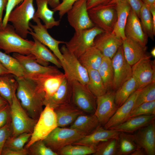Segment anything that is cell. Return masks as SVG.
<instances>
[{"label":"cell","mask_w":155,"mask_h":155,"mask_svg":"<svg viewBox=\"0 0 155 155\" xmlns=\"http://www.w3.org/2000/svg\"><path fill=\"white\" fill-rule=\"evenodd\" d=\"M18 82L16 96L28 115L38 120L43 111L45 94L34 80L22 77H16Z\"/></svg>","instance_id":"1"},{"label":"cell","mask_w":155,"mask_h":155,"mask_svg":"<svg viewBox=\"0 0 155 155\" xmlns=\"http://www.w3.org/2000/svg\"><path fill=\"white\" fill-rule=\"evenodd\" d=\"M0 22V49L7 54L17 53L26 55L30 54L34 41L22 38L12 25L3 26Z\"/></svg>","instance_id":"2"},{"label":"cell","mask_w":155,"mask_h":155,"mask_svg":"<svg viewBox=\"0 0 155 155\" xmlns=\"http://www.w3.org/2000/svg\"><path fill=\"white\" fill-rule=\"evenodd\" d=\"M34 1L24 0L11 12L8 17V22L11 23L16 33L24 39L32 31L29 24L35 12Z\"/></svg>","instance_id":"3"},{"label":"cell","mask_w":155,"mask_h":155,"mask_svg":"<svg viewBox=\"0 0 155 155\" xmlns=\"http://www.w3.org/2000/svg\"><path fill=\"white\" fill-rule=\"evenodd\" d=\"M10 106L12 132L11 136L24 133H32L37 120L30 117L21 105L15 94Z\"/></svg>","instance_id":"4"},{"label":"cell","mask_w":155,"mask_h":155,"mask_svg":"<svg viewBox=\"0 0 155 155\" xmlns=\"http://www.w3.org/2000/svg\"><path fill=\"white\" fill-rule=\"evenodd\" d=\"M34 127L31 135L24 148H28L36 141L44 139L58 127L56 115L54 108L46 105Z\"/></svg>","instance_id":"5"},{"label":"cell","mask_w":155,"mask_h":155,"mask_svg":"<svg viewBox=\"0 0 155 155\" xmlns=\"http://www.w3.org/2000/svg\"><path fill=\"white\" fill-rule=\"evenodd\" d=\"M86 135L75 129L57 127L43 140L47 147L57 153L63 147L73 144Z\"/></svg>","instance_id":"6"},{"label":"cell","mask_w":155,"mask_h":155,"mask_svg":"<svg viewBox=\"0 0 155 155\" xmlns=\"http://www.w3.org/2000/svg\"><path fill=\"white\" fill-rule=\"evenodd\" d=\"M104 32L95 26L90 28L75 32L70 40L65 42V45L68 50L78 59L88 49L94 46L96 37Z\"/></svg>","instance_id":"7"},{"label":"cell","mask_w":155,"mask_h":155,"mask_svg":"<svg viewBox=\"0 0 155 155\" xmlns=\"http://www.w3.org/2000/svg\"><path fill=\"white\" fill-rule=\"evenodd\" d=\"M60 50L64 61L62 68L67 79L70 82L76 81L87 85L89 79L87 69L81 64L78 59L68 50L65 45L61 46Z\"/></svg>","instance_id":"8"},{"label":"cell","mask_w":155,"mask_h":155,"mask_svg":"<svg viewBox=\"0 0 155 155\" xmlns=\"http://www.w3.org/2000/svg\"><path fill=\"white\" fill-rule=\"evenodd\" d=\"M116 4H108L88 10L90 18L95 26L105 32H112L117 19Z\"/></svg>","instance_id":"9"},{"label":"cell","mask_w":155,"mask_h":155,"mask_svg":"<svg viewBox=\"0 0 155 155\" xmlns=\"http://www.w3.org/2000/svg\"><path fill=\"white\" fill-rule=\"evenodd\" d=\"M72 88L71 102L85 113L94 114L96 107V97L87 85L77 81L71 82Z\"/></svg>","instance_id":"10"},{"label":"cell","mask_w":155,"mask_h":155,"mask_svg":"<svg viewBox=\"0 0 155 155\" xmlns=\"http://www.w3.org/2000/svg\"><path fill=\"white\" fill-rule=\"evenodd\" d=\"M32 20L36 24L33 25L30 22V26L33 30L29 32V34L48 48L59 59L62 67L64 63V59L59 45L60 44L65 43V42L57 40L53 38L48 32V29L45 26L42 24L40 19Z\"/></svg>","instance_id":"11"},{"label":"cell","mask_w":155,"mask_h":155,"mask_svg":"<svg viewBox=\"0 0 155 155\" xmlns=\"http://www.w3.org/2000/svg\"><path fill=\"white\" fill-rule=\"evenodd\" d=\"M87 0H78L67 13V20L75 32L95 26L90 20L87 8Z\"/></svg>","instance_id":"12"},{"label":"cell","mask_w":155,"mask_h":155,"mask_svg":"<svg viewBox=\"0 0 155 155\" xmlns=\"http://www.w3.org/2000/svg\"><path fill=\"white\" fill-rule=\"evenodd\" d=\"M114 72L111 90H117L132 76V66L125 57L122 45L112 59Z\"/></svg>","instance_id":"13"},{"label":"cell","mask_w":155,"mask_h":155,"mask_svg":"<svg viewBox=\"0 0 155 155\" xmlns=\"http://www.w3.org/2000/svg\"><path fill=\"white\" fill-rule=\"evenodd\" d=\"M151 55H147L132 66V76L141 89L155 81V61Z\"/></svg>","instance_id":"14"},{"label":"cell","mask_w":155,"mask_h":155,"mask_svg":"<svg viewBox=\"0 0 155 155\" xmlns=\"http://www.w3.org/2000/svg\"><path fill=\"white\" fill-rule=\"evenodd\" d=\"M13 57L18 61L22 66L24 77L30 78L41 74L61 72L56 67L41 65L36 62L34 55L31 53L25 55L13 53Z\"/></svg>","instance_id":"15"},{"label":"cell","mask_w":155,"mask_h":155,"mask_svg":"<svg viewBox=\"0 0 155 155\" xmlns=\"http://www.w3.org/2000/svg\"><path fill=\"white\" fill-rule=\"evenodd\" d=\"M115 91L109 90L104 94L96 97V107L94 114L101 125H105L119 107L115 101Z\"/></svg>","instance_id":"16"},{"label":"cell","mask_w":155,"mask_h":155,"mask_svg":"<svg viewBox=\"0 0 155 155\" xmlns=\"http://www.w3.org/2000/svg\"><path fill=\"white\" fill-rule=\"evenodd\" d=\"M123 40L116 36L112 32H104L95 38L94 46L104 56L112 59L119 48L122 45Z\"/></svg>","instance_id":"17"},{"label":"cell","mask_w":155,"mask_h":155,"mask_svg":"<svg viewBox=\"0 0 155 155\" xmlns=\"http://www.w3.org/2000/svg\"><path fill=\"white\" fill-rule=\"evenodd\" d=\"M133 135L138 147L143 149L146 155H155L154 120L148 125L137 131Z\"/></svg>","instance_id":"18"},{"label":"cell","mask_w":155,"mask_h":155,"mask_svg":"<svg viewBox=\"0 0 155 155\" xmlns=\"http://www.w3.org/2000/svg\"><path fill=\"white\" fill-rule=\"evenodd\" d=\"M120 132L115 130L105 129L101 125L73 144L96 148L102 141L112 138L118 139Z\"/></svg>","instance_id":"19"},{"label":"cell","mask_w":155,"mask_h":155,"mask_svg":"<svg viewBox=\"0 0 155 155\" xmlns=\"http://www.w3.org/2000/svg\"><path fill=\"white\" fill-rule=\"evenodd\" d=\"M125 34L126 37L146 46L148 37L143 30L140 18L131 9L125 25Z\"/></svg>","instance_id":"20"},{"label":"cell","mask_w":155,"mask_h":155,"mask_svg":"<svg viewBox=\"0 0 155 155\" xmlns=\"http://www.w3.org/2000/svg\"><path fill=\"white\" fill-rule=\"evenodd\" d=\"M65 77V74L60 72L41 74L28 78L35 81L42 88L45 93V99L55 92Z\"/></svg>","instance_id":"21"},{"label":"cell","mask_w":155,"mask_h":155,"mask_svg":"<svg viewBox=\"0 0 155 155\" xmlns=\"http://www.w3.org/2000/svg\"><path fill=\"white\" fill-rule=\"evenodd\" d=\"M72 97L71 82L66 76L55 92L45 99L44 105L45 106L48 104L54 109L61 105L71 102Z\"/></svg>","instance_id":"22"},{"label":"cell","mask_w":155,"mask_h":155,"mask_svg":"<svg viewBox=\"0 0 155 155\" xmlns=\"http://www.w3.org/2000/svg\"><path fill=\"white\" fill-rule=\"evenodd\" d=\"M58 127H65L71 125L80 115L85 113L72 102L54 109Z\"/></svg>","instance_id":"23"},{"label":"cell","mask_w":155,"mask_h":155,"mask_svg":"<svg viewBox=\"0 0 155 155\" xmlns=\"http://www.w3.org/2000/svg\"><path fill=\"white\" fill-rule=\"evenodd\" d=\"M141 89H137L135 90L118 108L114 115L104 125V128L109 129L122 123L126 120L132 110L136 98Z\"/></svg>","instance_id":"24"},{"label":"cell","mask_w":155,"mask_h":155,"mask_svg":"<svg viewBox=\"0 0 155 155\" xmlns=\"http://www.w3.org/2000/svg\"><path fill=\"white\" fill-rule=\"evenodd\" d=\"M122 46L125 59L131 66L147 55L146 46L130 38L123 40Z\"/></svg>","instance_id":"25"},{"label":"cell","mask_w":155,"mask_h":155,"mask_svg":"<svg viewBox=\"0 0 155 155\" xmlns=\"http://www.w3.org/2000/svg\"><path fill=\"white\" fill-rule=\"evenodd\" d=\"M33 38L34 43L30 53L34 55L36 62L43 66H48L49 63H51L58 68H62L60 62L55 55L46 46L35 38Z\"/></svg>","instance_id":"26"},{"label":"cell","mask_w":155,"mask_h":155,"mask_svg":"<svg viewBox=\"0 0 155 155\" xmlns=\"http://www.w3.org/2000/svg\"><path fill=\"white\" fill-rule=\"evenodd\" d=\"M155 118V115H141L131 117L122 123L109 129L120 132L133 133L150 123Z\"/></svg>","instance_id":"27"},{"label":"cell","mask_w":155,"mask_h":155,"mask_svg":"<svg viewBox=\"0 0 155 155\" xmlns=\"http://www.w3.org/2000/svg\"><path fill=\"white\" fill-rule=\"evenodd\" d=\"M116 8L117 19L112 32L116 36L123 40L126 38L125 29L131 8L125 0H122L116 4Z\"/></svg>","instance_id":"28"},{"label":"cell","mask_w":155,"mask_h":155,"mask_svg":"<svg viewBox=\"0 0 155 155\" xmlns=\"http://www.w3.org/2000/svg\"><path fill=\"white\" fill-rule=\"evenodd\" d=\"M37 7L33 19L38 18L42 20L48 29L59 26L60 20H56L54 17L55 12L48 7V0H35Z\"/></svg>","instance_id":"29"},{"label":"cell","mask_w":155,"mask_h":155,"mask_svg":"<svg viewBox=\"0 0 155 155\" xmlns=\"http://www.w3.org/2000/svg\"><path fill=\"white\" fill-rule=\"evenodd\" d=\"M101 125L94 114L87 115L84 113L79 115L69 127L78 130L87 135Z\"/></svg>","instance_id":"30"},{"label":"cell","mask_w":155,"mask_h":155,"mask_svg":"<svg viewBox=\"0 0 155 155\" xmlns=\"http://www.w3.org/2000/svg\"><path fill=\"white\" fill-rule=\"evenodd\" d=\"M18 86L16 78L13 74L10 73L0 75V95L10 105Z\"/></svg>","instance_id":"31"},{"label":"cell","mask_w":155,"mask_h":155,"mask_svg":"<svg viewBox=\"0 0 155 155\" xmlns=\"http://www.w3.org/2000/svg\"><path fill=\"white\" fill-rule=\"evenodd\" d=\"M103 56L102 53L93 46L88 49L78 59L81 64L86 69L98 70Z\"/></svg>","instance_id":"32"},{"label":"cell","mask_w":155,"mask_h":155,"mask_svg":"<svg viewBox=\"0 0 155 155\" xmlns=\"http://www.w3.org/2000/svg\"><path fill=\"white\" fill-rule=\"evenodd\" d=\"M138 89L137 83L132 76L115 91V101L116 104L118 107L121 105Z\"/></svg>","instance_id":"33"},{"label":"cell","mask_w":155,"mask_h":155,"mask_svg":"<svg viewBox=\"0 0 155 155\" xmlns=\"http://www.w3.org/2000/svg\"><path fill=\"white\" fill-rule=\"evenodd\" d=\"M87 69L89 78L87 86L89 90L96 97L105 94L107 90L98 70Z\"/></svg>","instance_id":"34"},{"label":"cell","mask_w":155,"mask_h":155,"mask_svg":"<svg viewBox=\"0 0 155 155\" xmlns=\"http://www.w3.org/2000/svg\"><path fill=\"white\" fill-rule=\"evenodd\" d=\"M138 147L133 135L120 132L118 138L117 155L131 154Z\"/></svg>","instance_id":"35"},{"label":"cell","mask_w":155,"mask_h":155,"mask_svg":"<svg viewBox=\"0 0 155 155\" xmlns=\"http://www.w3.org/2000/svg\"><path fill=\"white\" fill-rule=\"evenodd\" d=\"M98 71L107 90H111L114 76L112 59L103 56Z\"/></svg>","instance_id":"36"},{"label":"cell","mask_w":155,"mask_h":155,"mask_svg":"<svg viewBox=\"0 0 155 155\" xmlns=\"http://www.w3.org/2000/svg\"><path fill=\"white\" fill-rule=\"evenodd\" d=\"M0 61L10 73L17 78L24 76V70L18 61L14 57L0 51Z\"/></svg>","instance_id":"37"},{"label":"cell","mask_w":155,"mask_h":155,"mask_svg":"<svg viewBox=\"0 0 155 155\" xmlns=\"http://www.w3.org/2000/svg\"><path fill=\"white\" fill-rule=\"evenodd\" d=\"M139 18L145 33L154 40L155 34L154 32L152 16L149 8L144 4L140 9Z\"/></svg>","instance_id":"38"},{"label":"cell","mask_w":155,"mask_h":155,"mask_svg":"<svg viewBox=\"0 0 155 155\" xmlns=\"http://www.w3.org/2000/svg\"><path fill=\"white\" fill-rule=\"evenodd\" d=\"M96 148L86 146L70 144L63 147L57 152L58 155H87L93 154Z\"/></svg>","instance_id":"39"},{"label":"cell","mask_w":155,"mask_h":155,"mask_svg":"<svg viewBox=\"0 0 155 155\" xmlns=\"http://www.w3.org/2000/svg\"><path fill=\"white\" fill-rule=\"evenodd\" d=\"M31 135V133H24L15 137L10 136L6 140L3 147L15 151L23 150Z\"/></svg>","instance_id":"40"},{"label":"cell","mask_w":155,"mask_h":155,"mask_svg":"<svg viewBox=\"0 0 155 155\" xmlns=\"http://www.w3.org/2000/svg\"><path fill=\"white\" fill-rule=\"evenodd\" d=\"M155 100V81L141 89L135 100L132 110L140 104Z\"/></svg>","instance_id":"41"},{"label":"cell","mask_w":155,"mask_h":155,"mask_svg":"<svg viewBox=\"0 0 155 155\" xmlns=\"http://www.w3.org/2000/svg\"><path fill=\"white\" fill-rule=\"evenodd\" d=\"M118 139L112 138L102 141L96 147L94 155H117Z\"/></svg>","instance_id":"42"},{"label":"cell","mask_w":155,"mask_h":155,"mask_svg":"<svg viewBox=\"0 0 155 155\" xmlns=\"http://www.w3.org/2000/svg\"><path fill=\"white\" fill-rule=\"evenodd\" d=\"M26 149L30 155H58L46 146L43 140L36 142Z\"/></svg>","instance_id":"43"},{"label":"cell","mask_w":155,"mask_h":155,"mask_svg":"<svg viewBox=\"0 0 155 155\" xmlns=\"http://www.w3.org/2000/svg\"><path fill=\"white\" fill-rule=\"evenodd\" d=\"M147 115H155V100L140 104L131 111L126 120L136 116Z\"/></svg>","instance_id":"44"},{"label":"cell","mask_w":155,"mask_h":155,"mask_svg":"<svg viewBox=\"0 0 155 155\" xmlns=\"http://www.w3.org/2000/svg\"><path fill=\"white\" fill-rule=\"evenodd\" d=\"M12 132L11 121L0 128V155L6 140L11 136Z\"/></svg>","instance_id":"45"},{"label":"cell","mask_w":155,"mask_h":155,"mask_svg":"<svg viewBox=\"0 0 155 155\" xmlns=\"http://www.w3.org/2000/svg\"><path fill=\"white\" fill-rule=\"evenodd\" d=\"M62 2L55 8L52 9L55 12L58 11L60 19L67 13L72 7L73 4L78 0H61Z\"/></svg>","instance_id":"46"},{"label":"cell","mask_w":155,"mask_h":155,"mask_svg":"<svg viewBox=\"0 0 155 155\" xmlns=\"http://www.w3.org/2000/svg\"><path fill=\"white\" fill-rule=\"evenodd\" d=\"M10 121V106L8 103L0 107V128Z\"/></svg>","instance_id":"47"},{"label":"cell","mask_w":155,"mask_h":155,"mask_svg":"<svg viewBox=\"0 0 155 155\" xmlns=\"http://www.w3.org/2000/svg\"><path fill=\"white\" fill-rule=\"evenodd\" d=\"M24 0H8L5 8V13L2 20V25L5 26L8 23L9 16L11 12Z\"/></svg>","instance_id":"48"},{"label":"cell","mask_w":155,"mask_h":155,"mask_svg":"<svg viewBox=\"0 0 155 155\" xmlns=\"http://www.w3.org/2000/svg\"><path fill=\"white\" fill-rule=\"evenodd\" d=\"M129 5L131 9L140 18L141 8L143 4L142 0H125Z\"/></svg>","instance_id":"49"},{"label":"cell","mask_w":155,"mask_h":155,"mask_svg":"<svg viewBox=\"0 0 155 155\" xmlns=\"http://www.w3.org/2000/svg\"><path fill=\"white\" fill-rule=\"evenodd\" d=\"M112 0H87V8L89 10L98 6L109 4Z\"/></svg>","instance_id":"50"},{"label":"cell","mask_w":155,"mask_h":155,"mask_svg":"<svg viewBox=\"0 0 155 155\" xmlns=\"http://www.w3.org/2000/svg\"><path fill=\"white\" fill-rule=\"evenodd\" d=\"M27 150L24 149L20 151H15L3 147L1 155H27Z\"/></svg>","instance_id":"51"},{"label":"cell","mask_w":155,"mask_h":155,"mask_svg":"<svg viewBox=\"0 0 155 155\" xmlns=\"http://www.w3.org/2000/svg\"><path fill=\"white\" fill-rule=\"evenodd\" d=\"M8 0H0V22H2L3 11L5 10Z\"/></svg>","instance_id":"52"},{"label":"cell","mask_w":155,"mask_h":155,"mask_svg":"<svg viewBox=\"0 0 155 155\" xmlns=\"http://www.w3.org/2000/svg\"><path fill=\"white\" fill-rule=\"evenodd\" d=\"M152 17L154 32L155 34V5L149 8Z\"/></svg>","instance_id":"53"},{"label":"cell","mask_w":155,"mask_h":155,"mask_svg":"<svg viewBox=\"0 0 155 155\" xmlns=\"http://www.w3.org/2000/svg\"><path fill=\"white\" fill-rule=\"evenodd\" d=\"M48 3L49 5L53 9L57 7L61 2L60 0H48Z\"/></svg>","instance_id":"54"},{"label":"cell","mask_w":155,"mask_h":155,"mask_svg":"<svg viewBox=\"0 0 155 155\" xmlns=\"http://www.w3.org/2000/svg\"><path fill=\"white\" fill-rule=\"evenodd\" d=\"M131 155H146L144 150L142 148L138 147L131 154Z\"/></svg>","instance_id":"55"},{"label":"cell","mask_w":155,"mask_h":155,"mask_svg":"<svg viewBox=\"0 0 155 155\" xmlns=\"http://www.w3.org/2000/svg\"><path fill=\"white\" fill-rule=\"evenodd\" d=\"M144 4L150 8L155 5V0H142Z\"/></svg>","instance_id":"56"},{"label":"cell","mask_w":155,"mask_h":155,"mask_svg":"<svg viewBox=\"0 0 155 155\" xmlns=\"http://www.w3.org/2000/svg\"><path fill=\"white\" fill-rule=\"evenodd\" d=\"M8 73H10L9 71L0 61V75Z\"/></svg>","instance_id":"57"},{"label":"cell","mask_w":155,"mask_h":155,"mask_svg":"<svg viewBox=\"0 0 155 155\" xmlns=\"http://www.w3.org/2000/svg\"><path fill=\"white\" fill-rule=\"evenodd\" d=\"M8 103V102L0 95V107Z\"/></svg>","instance_id":"58"},{"label":"cell","mask_w":155,"mask_h":155,"mask_svg":"<svg viewBox=\"0 0 155 155\" xmlns=\"http://www.w3.org/2000/svg\"><path fill=\"white\" fill-rule=\"evenodd\" d=\"M122 0H112L109 4H116Z\"/></svg>","instance_id":"59"},{"label":"cell","mask_w":155,"mask_h":155,"mask_svg":"<svg viewBox=\"0 0 155 155\" xmlns=\"http://www.w3.org/2000/svg\"><path fill=\"white\" fill-rule=\"evenodd\" d=\"M151 56H152L154 57H155V48L154 47L153 48L151 51Z\"/></svg>","instance_id":"60"}]
</instances>
